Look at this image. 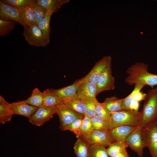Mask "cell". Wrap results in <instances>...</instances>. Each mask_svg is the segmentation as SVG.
I'll list each match as a JSON object with an SVG mask.
<instances>
[{"mask_svg": "<svg viewBox=\"0 0 157 157\" xmlns=\"http://www.w3.org/2000/svg\"><path fill=\"white\" fill-rule=\"evenodd\" d=\"M148 67L147 65L142 62L132 64L126 71L128 75L125 79V82L131 85L140 84L152 88L157 85V75L148 72Z\"/></svg>", "mask_w": 157, "mask_h": 157, "instance_id": "cell-1", "label": "cell"}, {"mask_svg": "<svg viewBox=\"0 0 157 157\" xmlns=\"http://www.w3.org/2000/svg\"><path fill=\"white\" fill-rule=\"evenodd\" d=\"M110 118L106 120L108 131L115 127L123 125L139 126L142 113L131 110H122L112 112Z\"/></svg>", "mask_w": 157, "mask_h": 157, "instance_id": "cell-2", "label": "cell"}, {"mask_svg": "<svg viewBox=\"0 0 157 157\" xmlns=\"http://www.w3.org/2000/svg\"><path fill=\"white\" fill-rule=\"evenodd\" d=\"M144 100L139 125L142 128L157 120V87L148 91Z\"/></svg>", "mask_w": 157, "mask_h": 157, "instance_id": "cell-3", "label": "cell"}, {"mask_svg": "<svg viewBox=\"0 0 157 157\" xmlns=\"http://www.w3.org/2000/svg\"><path fill=\"white\" fill-rule=\"evenodd\" d=\"M24 29L22 35L29 45L43 47L49 44V40L46 37L37 24L31 27H25Z\"/></svg>", "mask_w": 157, "mask_h": 157, "instance_id": "cell-4", "label": "cell"}, {"mask_svg": "<svg viewBox=\"0 0 157 157\" xmlns=\"http://www.w3.org/2000/svg\"><path fill=\"white\" fill-rule=\"evenodd\" d=\"M142 133L151 157H157V120L143 128Z\"/></svg>", "mask_w": 157, "mask_h": 157, "instance_id": "cell-5", "label": "cell"}, {"mask_svg": "<svg viewBox=\"0 0 157 157\" xmlns=\"http://www.w3.org/2000/svg\"><path fill=\"white\" fill-rule=\"evenodd\" d=\"M111 63V57L109 56L107 65L96 83L97 95L103 91L114 90L115 88V80L112 74Z\"/></svg>", "mask_w": 157, "mask_h": 157, "instance_id": "cell-6", "label": "cell"}, {"mask_svg": "<svg viewBox=\"0 0 157 157\" xmlns=\"http://www.w3.org/2000/svg\"><path fill=\"white\" fill-rule=\"evenodd\" d=\"M56 114L58 116L59 119V127L62 131H64L66 127L75 120L84 118V117L61 102L56 106Z\"/></svg>", "mask_w": 157, "mask_h": 157, "instance_id": "cell-7", "label": "cell"}, {"mask_svg": "<svg viewBox=\"0 0 157 157\" xmlns=\"http://www.w3.org/2000/svg\"><path fill=\"white\" fill-rule=\"evenodd\" d=\"M142 128L138 126L129 135L125 141L128 147L135 152L140 157H142L143 149L146 147L142 135Z\"/></svg>", "mask_w": 157, "mask_h": 157, "instance_id": "cell-8", "label": "cell"}, {"mask_svg": "<svg viewBox=\"0 0 157 157\" xmlns=\"http://www.w3.org/2000/svg\"><path fill=\"white\" fill-rule=\"evenodd\" d=\"M81 138L90 145L98 144L109 147L115 142L108 131L94 130L89 134Z\"/></svg>", "mask_w": 157, "mask_h": 157, "instance_id": "cell-9", "label": "cell"}, {"mask_svg": "<svg viewBox=\"0 0 157 157\" xmlns=\"http://www.w3.org/2000/svg\"><path fill=\"white\" fill-rule=\"evenodd\" d=\"M56 113V107L41 106L38 108L35 113L29 119V121L32 125L40 126L49 120Z\"/></svg>", "mask_w": 157, "mask_h": 157, "instance_id": "cell-10", "label": "cell"}, {"mask_svg": "<svg viewBox=\"0 0 157 157\" xmlns=\"http://www.w3.org/2000/svg\"><path fill=\"white\" fill-rule=\"evenodd\" d=\"M108 58L109 56L103 57L96 63L86 76L77 81L79 83L88 82L96 84L101 73L107 65Z\"/></svg>", "mask_w": 157, "mask_h": 157, "instance_id": "cell-11", "label": "cell"}, {"mask_svg": "<svg viewBox=\"0 0 157 157\" xmlns=\"http://www.w3.org/2000/svg\"><path fill=\"white\" fill-rule=\"evenodd\" d=\"M0 19L13 20L21 24L24 27L27 26L22 19L18 10L16 8L0 1Z\"/></svg>", "mask_w": 157, "mask_h": 157, "instance_id": "cell-12", "label": "cell"}, {"mask_svg": "<svg viewBox=\"0 0 157 157\" xmlns=\"http://www.w3.org/2000/svg\"><path fill=\"white\" fill-rule=\"evenodd\" d=\"M79 84L77 81L70 85L59 89L51 90L58 96L60 102L68 101L80 98L77 94Z\"/></svg>", "mask_w": 157, "mask_h": 157, "instance_id": "cell-13", "label": "cell"}, {"mask_svg": "<svg viewBox=\"0 0 157 157\" xmlns=\"http://www.w3.org/2000/svg\"><path fill=\"white\" fill-rule=\"evenodd\" d=\"M10 105L14 115H22L28 119L38 108L28 104L25 100L10 103Z\"/></svg>", "mask_w": 157, "mask_h": 157, "instance_id": "cell-14", "label": "cell"}, {"mask_svg": "<svg viewBox=\"0 0 157 157\" xmlns=\"http://www.w3.org/2000/svg\"><path fill=\"white\" fill-rule=\"evenodd\" d=\"M138 126L121 125L110 129L108 132L115 142L125 143V140L127 136Z\"/></svg>", "mask_w": 157, "mask_h": 157, "instance_id": "cell-15", "label": "cell"}, {"mask_svg": "<svg viewBox=\"0 0 157 157\" xmlns=\"http://www.w3.org/2000/svg\"><path fill=\"white\" fill-rule=\"evenodd\" d=\"M79 84L77 91L79 98L82 99H96L97 87L96 84L88 82H82Z\"/></svg>", "mask_w": 157, "mask_h": 157, "instance_id": "cell-16", "label": "cell"}, {"mask_svg": "<svg viewBox=\"0 0 157 157\" xmlns=\"http://www.w3.org/2000/svg\"><path fill=\"white\" fill-rule=\"evenodd\" d=\"M69 0H36L37 3L44 8L50 13L57 12L61 6L69 1Z\"/></svg>", "mask_w": 157, "mask_h": 157, "instance_id": "cell-17", "label": "cell"}, {"mask_svg": "<svg viewBox=\"0 0 157 157\" xmlns=\"http://www.w3.org/2000/svg\"><path fill=\"white\" fill-rule=\"evenodd\" d=\"M10 105L4 98L0 95V123L4 124L10 121L13 115Z\"/></svg>", "mask_w": 157, "mask_h": 157, "instance_id": "cell-18", "label": "cell"}, {"mask_svg": "<svg viewBox=\"0 0 157 157\" xmlns=\"http://www.w3.org/2000/svg\"><path fill=\"white\" fill-rule=\"evenodd\" d=\"M17 8L18 10L22 19L27 26L31 27L37 24L34 14L30 6Z\"/></svg>", "mask_w": 157, "mask_h": 157, "instance_id": "cell-19", "label": "cell"}, {"mask_svg": "<svg viewBox=\"0 0 157 157\" xmlns=\"http://www.w3.org/2000/svg\"><path fill=\"white\" fill-rule=\"evenodd\" d=\"M77 138L73 147L76 156L77 157H88L90 144L82 138Z\"/></svg>", "mask_w": 157, "mask_h": 157, "instance_id": "cell-20", "label": "cell"}, {"mask_svg": "<svg viewBox=\"0 0 157 157\" xmlns=\"http://www.w3.org/2000/svg\"><path fill=\"white\" fill-rule=\"evenodd\" d=\"M43 100L41 106L48 107H55L60 103L58 96L51 89L45 90L43 92Z\"/></svg>", "mask_w": 157, "mask_h": 157, "instance_id": "cell-21", "label": "cell"}, {"mask_svg": "<svg viewBox=\"0 0 157 157\" xmlns=\"http://www.w3.org/2000/svg\"><path fill=\"white\" fill-rule=\"evenodd\" d=\"M123 99H120L116 97H107L103 102L106 109L111 113L123 110Z\"/></svg>", "mask_w": 157, "mask_h": 157, "instance_id": "cell-22", "label": "cell"}, {"mask_svg": "<svg viewBox=\"0 0 157 157\" xmlns=\"http://www.w3.org/2000/svg\"><path fill=\"white\" fill-rule=\"evenodd\" d=\"M67 106L75 112L84 117L86 110V106L84 101L78 99L68 101L60 102Z\"/></svg>", "mask_w": 157, "mask_h": 157, "instance_id": "cell-23", "label": "cell"}, {"mask_svg": "<svg viewBox=\"0 0 157 157\" xmlns=\"http://www.w3.org/2000/svg\"><path fill=\"white\" fill-rule=\"evenodd\" d=\"M43 93L37 88L33 90L31 96L25 100L28 104L39 108L42 105L43 100Z\"/></svg>", "mask_w": 157, "mask_h": 157, "instance_id": "cell-24", "label": "cell"}, {"mask_svg": "<svg viewBox=\"0 0 157 157\" xmlns=\"http://www.w3.org/2000/svg\"><path fill=\"white\" fill-rule=\"evenodd\" d=\"M52 15L47 11L44 17L37 24L40 29L49 40L51 32L50 23Z\"/></svg>", "mask_w": 157, "mask_h": 157, "instance_id": "cell-25", "label": "cell"}, {"mask_svg": "<svg viewBox=\"0 0 157 157\" xmlns=\"http://www.w3.org/2000/svg\"><path fill=\"white\" fill-rule=\"evenodd\" d=\"M105 146L90 145L88 157H110Z\"/></svg>", "mask_w": 157, "mask_h": 157, "instance_id": "cell-26", "label": "cell"}, {"mask_svg": "<svg viewBox=\"0 0 157 157\" xmlns=\"http://www.w3.org/2000/svg\"><path fill=\"white\" fill-rule=\"evenodd\" d=\"M16 22L13 20L0 19V36H4L10 33L14 29Z\"/></svg>", "mask_w": 157, "mask_h": 157, "instance_id": "cell-27", "label": "cell"}, {"mask_svg": "<svg viewBox=\"0 0 157 157\" xmlns=\"http://www.w3.org/2000/svg\"><path fill=\"white\" fill-rule=\"evenodd\" d=\"M94 130L91 118L85 115L81 127L79 137L82 138L89 134Z\"/></svg>", "mask_w": 157, "mask_h": 157, "instance_id": "cell-28", "label": "cell"}, {"mask_svg": "<svg viewBox=\"0 0 157 157\" xmlns=\"http://www.w3.org/2000/svg\"><path fill=\"white\" fill-rule=\"evenodd\" d=\"M128 146L125 142H114L107 148L110 157L126 149Z\"/></svg>", "mask_w": 157, "mask_h": 157, "instance_id": "cell-29", "label": "cell"}, {"mask_svg": "<svg viewBox=\"0 0 157 157\" xmlns=\"http://www.w3.org/2000/svg\"><path fill=\"white\" fill-rule=\"evenodd\" d=\"M30 6L33 11L37 24L44 17L47 10L44 8L38 3L36 0Z\"/></svg>", "mask_w": 157, "mask_h": 157, "instance_id": "cell-30", "label": "cell"}, {"mask_svg": "<svg viewBox=\"0 0 157 157\" xmlns=\"http://www.w3.org/2000/svg\"><path fill=\"white\" fill-rule=\"evenodd\" d=\"M96 115L103 119L108 120L110 117V113L106 109L103 103L96 100Z\"/></svg>", "mask_w": 157, "mask_h": 157, "instance_id": "cell-31", "label": "cell"}, {"mask_svg": "<svg viewBox=\"0 0 157 157\" xmlns=\"http://www.w3.org/2000/svg\"><path fill=\"white\" fill-rule=\"evenodd\" d=\"M94 130L108 131L107 129L106 120L101 118L97 115L91 118Z\"/></svg>", "mask_w": 157, "mask_h": 157, "instance_id": "cell-32", "label": "cell"}, {"mask_svg": "<svg viewBox=\"0 0 157 157\" xmlns=\"http://www.w3.org/2000/svg\"><path fill=\"white\" fill-rule=\"evenodd\" d=\"M89 99H83L85 104L86 110L85 115L92 118L96 115V100Z\"/></svg>", "mask_w": 157, "mask_h": 157, "instance_id": "cell-33", "label": "cell"}, {"mask_svg": "<svg viewBox=\"0 0 157 157\" xmlns=\"http://www.w3.org/2000/svg\"><path fill=\"white\" fill-rule=\"evenodd\" d=\"M134 85V88L131 93L133 100L139 102L144 100L146 94L140 91L145 85L140 84H137Z\"/></svg>", "mask_w": 157, "mask_h": 157, "instance_id": "cell-34", "label": "cell"}, {"mask_svg": "<svg viewBox=\"0 0 157 157\" xmlns=\"http://www.w3.org/2000/svg\"><path fill=\"white\" fill-rule=\"evenodd\" d=\"M4 3L15 8H19L30 6L34 0H1Z\"/></svg>", "mask_w": 157, "mask_h": 157, "instance_id": "cell-35", "label": "cell"}, {"mask_svg": "<svg viewBox=\"0 0 157 157\" xmlns=\"http://www.w3.org/2000/svg\"><path fill=\"white\" fill-rule=\"evenodd\" d=\"M83 119L80 118L75 120L66 127L64 129V131L69 130L73 132L78 138L79 137L80 129Z\"/></svg>", "mask_w": 157, "mask_h": 157, "instance_id": "cell-36", "label": "cell"}, {"mask_svg": "<svg viewBox=\"0 0 157 157\" xmlns=\"http://www.w3.org/2000/svg\"><path fill=\"white\" fill-rule=\"evenodd\" d=\"M133 100V99L131 93L125 98L123 99V109L126 110H130V106Z\"/></svg>", "mask_w": 157, "mask_h": 157, "instance_id": "cell-37", "label": "cell"}, {"mask_svg": "<svg viewBox=\"0 0 157 157\" xmlns=\"http://www.w3.org/2000/svg\"><path fill=\"white\" fill-rule=\"evenodd\" d=\"M139 106V102L133 100L131 104L130 110L135 111H138Z\"/></svg>", "mask_w": 157, "mask_h": 157, "instance_id": "cell-38", "label": "cell"}, {"mask_svg": "<svg viewBox=\"0 0 157 157\" xmlns=\"http://www.w3.org/2000/svg\"><path fill=\"white\" fill-rule=\"evenodd\" d=\"M110 157H129V156L126 149Z\"/></svg>", "mask_w": 157, "mask_h": 157, "instance_id": "cell-39", "label": "cell"}, {"mask_svg": "<svg viewBox=\"0 0 157 157\" xmlns=\"http://www.w3.org/2000/svg\"></svg>", "mask_w": 157, "mask_h": 157, "instance_id": "cell-40", "label": "cell"}]
</instances>
